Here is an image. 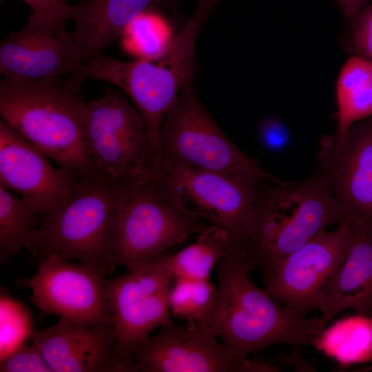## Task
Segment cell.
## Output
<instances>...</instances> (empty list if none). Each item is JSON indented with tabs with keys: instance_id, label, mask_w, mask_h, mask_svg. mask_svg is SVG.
I'll list each match as a JSON object with an SVG mask.
<instances>
[{
	"instance_id": "6",
	"label": "cell",
	"mask_w": 372,
	"mask_h": 372,
	"mask_svg": "<svg viewBox=\"0 0 372 372\" xmlns=\"http://www.w3.org/2000/svg\"><path fill=\"white\" fill-rule=\"evenodd\" d=\"M196 70V50L177 39L160 60L121 61L101 54L73 76L80 82L86 79L108 82L127 95L145 121L157 160L164 118L183 88L193 83Z\"/></svg>"
},
{
	"instance_id": "30",
	"label": "cell",
	"mask_w": 372,
	"mask_h": 372,
	"mask_svg": "<svg viewBox=\"0 0 372 372\" xmlns=\"http://www.w3.org/2000/svg\"><path fill=\"white\" fill-rule=\"evenodd\" d=\"M36 7L32 14L40 17L60 23L71 20L74 5L68 0H35Z\"/></svg>"
},
{
	"instance_id": "20",
	"label": "cell",
	"mask_w": 372,
	"mask_h": 372,
	"mask_svg": "<svg viewBox=\"0 0 372 372\" xmlns=\"http://www.w3.org/2000/svg\"><path fill=\"white\" fill-rule=\"evenodd\" d=\"M336 136L372 116V63L358 55L350 57L339 73L335 89Z\"/></svg>"
},
{
	"instance_id": "23",
	"label": "cell",
	"mask_w": 372,
	"mask_h": 372,
	"mask_svg": "<svg viewBox=\"0 0 372 372\" xmlns=\"http://www.w3.org/2000/svg\"><path fill=\"white\" fill-rule=\"evenodd\" d=\"M175 35L167 19L151 7L128 24L120 39L123 50L135 59L158 61L167 54Z\"/></svg>"
},
{
	"instance_id": "32",
	"label": "cell",
	"mask_w": 372,
	"mask_h": 372,
	"mask_svg": "<svg viewBox=\"0 0 372 372\" xmlns=\"http://www.w3.org/2000/svg\"><path fill=\"white\" fill-rule=\"evenodd\" d=\"M24 2H25L27 4H28L30 8L32 9V10H34L36 7V1L35 0H22Z\"/></svg>"
},
{
	"instance_id": "4",
	"label": "cell",
	"mask_w": 372,
	"mask_h": 372,
	"mask_svg": "<svg viewBox=\"0 0 372 372\" xmlns=\"http://www.w3.org/2000/svg\"><path fill=\"white\" fill-rule=\"evenodd\" d=\"M347 217L320 172L301 183L263 180L245 246L247 260L253 269L262 270Z\"/></svg>"
},
{
	"instance_id": "26",
	"label": "cell",
	"mask_w": 372,
	"mask_h": 372,
	"mask_svg": "<svg viewBox=\"0 0 372 372\" xmlns=\"http://www.w3.org/2000/svg\"><path fill=\"white\" fill-rule=\"evenodd\" d=\"M1 339L0 359L15 351L32 337V318L26 308L6 293L0 298Z\"/></svg>"
},
{
	"instance_id": "8",
	"label": "cell",
	"mask_w": 372,
	"mask_h": 372,
	"mask_svg": "<svg viewBox=\"0 0 372 372\" xmlns=\"http://www.w3.org/2000/svg\"><path fill=\"white\" fill-rule=\"evenodd\" d=\"M261 182L162 162L155 166L152 177L153 185L167 201L220 226L234 245L242 247L251 234Z\"/></svg>"
},
{
	"instance_id": "17",
	"label": "cell",
	"mask_w": 372,
	"mask_h": 372,
	"mask_svg": "<svg viewBox=\"0 0 372 372\" xmlns=\"http://www.w3.org/2000/svg\"><path fill=\"white\" fill-rule=\"evenodd\" d=\"M77 178L54 167L42 151L0 120V186L19 194L39 216L66 199Z\"/></svg>"
},
{
	"instance_id": "1",
	"label": "cell",
	"mask_w": 372,
	"mask_h": 372,
	"mask_svg": "<svg viewBox=\"0 0 372 372\" xmlns=\"http://www.w3.org/2000/svg\"><path fill=\"white\" fill-rule=\"evenodd\" d=\"M214 269L218 298L211 330L240 356L280 343L312 345L328 323L321 315L295 313L258 288L245 247L232 245Z\"/></svg>"
},
{
	"instance_id": "7",
	"label": "cell",
	"mask_w": 372,
	"mask_h": 372,
	"mask_svg": "<svg viewBox=\"0 0 372 372\" xmlns=\"http://www.w3.org/2000/svg\"><path fill=\"white\" fill-rule=\"evenodd\" d=\"M84 144L94 172L116 185L152 181L154 147L143 116L119 90L87 103Z\"/></svg>"
},
{
	"instance_id": "13",
	"label": "cell",
	"mask_w": 372,
	"mask_h": 372,
	"mask_svg": "<svg viewBox=\"0 0 372 372\" xmlns=\"http://www.w3.org/2000/svg\"><path fill=\"white\" fill-rule=\"evenodd\" d=\"M39 262L37 271L21 282L41 311L75 324H113L106 276L79 262L54 256Z\"/></svg>"
},
{
	"instance_id": "2",
	"label": "cell",
	"mask_w": 372,
	"mask_h": 372,
	"mask_svg": "<svg viewBox=\"0 0 372 372\" xmlns=\"http://www.w3.org/2000/svg\"><path fill=\"white\" fill-rule=\"evenodd\" d=\"M74 76L31 79L14 75L0 81L1 119L77 177L94 172L84 144L87 103Z\"/></svg>"
},
{
	"instance_id": "28",
	"label": "cell",
	"mask_w": 372,
	"mask_h": 372,
	"mask_svg": "<svg viewBox=\"0 0 372 372\" xmlns=\"http://www.w3.org/2000/svg\"><path fill=\"white\" fill-rule=\"evenodd\" d=\"M352 19L351 42L355 55L372 63V3Z\"/></svg>"
},
{
	"instance_id": "14",
	"label": "cell",
	"mask_w": 372,
	"mask_h": 372,
	"mask_svg": "<svg viewBox=\"0 0 372 372\" xmlns=\"http://www.w3.org/2000/svg\"><path fill=\"white\" fill-rule=\"evenodd\" d=\"M320 147V172L350 221L372 226V116L342 136L324 137Z\"/></svg>"
},
{
	"instance_id": "25",
	"label": "cell",
	"mask_w": 372,
	"mask_h": 372,
	"mask_svg": "<svg viewBox=\"0 0 372 372\" xmlns=\"http://www.w3.org/2000/svg\"><path fill=\"white\" fill-rule=\"evenodd\" d=\"M39 216L19 196L0 186V261L4 263L25 247Z\"/></svg>"
},
{
	"instance_id": "15",
	"label": "cell",
	"mask_w": 372,
	"mask_h": 372,
	"mask_svg": "<svg viewBox=\"0 0 372 372\" xmlns=\"http://www.w3.org/2000/svg\"><path fill=\"white\" fill-rule=\"evenodd\" d=\"M31 340L52 372H140L132 355L119 346L113 324L85 327L60 318L35 331Z\"/></svg>"
},
{
	"instance_id": "29",
	"label": "cell",
	"mask_w": 372,
	"mask_h": 372,
	"mask_svg": "<svg viewBox=\"0 0 372 372\" xmlns=\"http://www.w3.org/2000/svg\"><path fill=\"white\" fill-rule=\"evenodd\" d=\"M258 136L262 147L271 152L284 150L291 141L289 128L276 117H268L260 123Z\"/></svg>"
},
{
	"instance_id": "5",
	"label": "cell",
	"mask_w": 372,
	"mask_h": 372,
	"mask_svg": "<svg viewBox=\"0 0 372 372\" xmlns=\"http://www.w3.org/2000/svg\"><path fill=\"white\" fill-rule=\"evenodd\" d=\"M160 162L233 178L284 185L238 147L211 118L193 86L187 85L166 114L158 146ZM154 166V167H155Z\"/></svg>"
},
{
	"instance_id": "19",
	"label": "cell",
	"mask_w": 372,
	"mask_h": 372,
	"mask_svg": "<svg viewBox=\"0 0 372 372\" xmlns=\"http://www.w3.org/2000/svg\"><path fill=\"white\" fill-rule=\"evenodd\" d=\"M158 1L81 0L74 5L70 32L84 61L102 54L137 15Z\"/></svg>"
},
{
	"instance_id": "9",
	"label": "cell",
	"mask_w": 372,
	"mask_h": 372,
	"mask_svg": "<svg viewBox=\"0 0 372 372\" xmlns=\"http://www.w3.org/2000/svg\"><path fill=\"white\" fill-rule=\"evenodd\" d=\"M118 186L119 215L115 249L116 266L127 270L143 266L198 234L200 218L167 201L152 181H133Z\"/></svg>"
},
{
	"instance_id": "18",
	"label": "cell",
	"mask_w": 372,
	"mask_h": 372,
	"mask_svg": "<svg viewBox=\"0 0 372 372\" xmlns=\"http://www.w3.org/2000/svg\"><path fill=\"white\" fill-rule=\"evenodd\" d=\"M351 225L350 246L318 309L328 322L347 309L372 316V226Z\"/></svg>"
},
{
	"instance_id": "16",
	"label": "cell",
	"mask_w": 372,
	"mask_h": 372,
	"mask_svg": "<svg viewBox=\"0 0 372 372\" xmlns=\"http://www.w3.org/2000/svg\"><path fill=\"white\" fill-rule=\"evenodd\" d=\"M65 23L30 14L0 44V73L31 79L74 74L85 63Z\"/></svg>"
},
{
	"instance_id": "27",
	"label": "cell",
	"mask_w": 372,
	"mask_h": 372,
	"mask_svg": "<svg viewBox=\"0 0 372 372\" xmlns=\"http://www.w3.org/2000/svg\"><path fill=\"white\" fill-rule=\"evenodd\" d=\"M31 341L0 359V371L52 372L39 347Z\"/></svg>"
},
{
	"instance_id": "11",
	"label": "cell",
	"mask_w": 372,
	"mask_h": 372,
	"mask_svg": "<svg viewBox=\"0 0 372 372\" xmlns=\"http://www.w3.org/2000/svg\"><path fill=\"white\" fill-rule=\"evenodd\" d=\"M131 355L140 372H276L264 361L234 353L208 329L172 324L136 343Z\"/></svg>"
},
{
	"instance_id": "21",
	"label": "cell",
	"mask_w": 372,
	"mask_h": 372,
	"mask_svg": "<svg viewBox=\"0 0 372 372\" xmlns=\"http://www.w3.org/2000/svg\"><path fill=\"white\" fill-rule=\"evenodd\" d=\"M312 345L344 366L368 362L372 360V316L355 313L337 320Z\"/></svg>"
},
{
	"instance_id": "10",
	"label": "cell",
	"mask_w": 372,
	"mask_h": 372,
	"mask_svg": "<svg viewBox=\"0 0 372 372\" xmlns=\"http://www.w3.org/2000/svg\"><path fill=\"white\" fill-rule=\"evenodd\" d=\"M352 236L349 217L334 230L320 231L301 247L260 270L263 289L300 316L319 309Z\"/></svg>"
},
{
	"instance_id": "24",
	"label": "cell",
	"mask_w": 372,
	"mask_h": 372,
	"mask_svg": "<svg viewBox=\"0 0 372 372\" xmlns=\"http://www.w3.org/2000/svg\"><path fill=\"white\" fill-rule=\"evenodd\" d=\"M169 304L171 313L191 327L211 329L218 298L209 280L174 279Z\"/></svg>"
},
{
	"instance_id": "31",
	"label": "cell",
	"mask_w": 372,
	"mask_h": 372,
	"mask_svg": "<svg viewBox=\"0 0 372 372\" xmlns=\"http://www.w3.org/2000/svg\"><path fill=\"white\" fill-rule=\"evenodd\" d=\"M344 15L349 18L355 17L362 10L367 0H337Z\"/></svg>"
},
{
	"instance_id": "12",
	"label": "cell",
	"mask_w": 372,
	"mask_h": 372,
	"mask_svg": "<svg viewBox=\"0 0 372 372\" xmlns=\"http://www.w3.org/2000/svg\"><path fill=\"white\" fill-rule=\"evenodd\" d=\"M174 281L171 255L107 279L115 334L121 348L131 355L133 346L158 328L174 324L169 296Z\"/></svg>"
},
{
	"instance_id": "22",
	"label": "cell",
	"mask_w": 372,
	"mask_h": 372,
	"mask_svg": "<svg viewBox=\"0 0 372 372\" xmlns=\"http://www.w3.org/2000/svg\"><path fill=\"white\" fill-rule=\"evenodd\" d=\"M197 235L194 243L171 255L174 279L209 280L233 245L229 233L216 225L204 226Z\"/></svg>"
},
{
	"instance_id": "3",
	"label": "cell",
	"mask_w": 372,
	"mask_h": 372,
	"mask_svg": "<svg viewBox=\"0 0 372 372\" xmlns=\"http://www.w3.org/2000/svg\"><path fill=\"white\" fill-rule=\"evenodd\" d=\"M119 215L118 186L96 172L78 177L70 195L39 216L25 248L38 261L75 260L111 275Z\"/></svg>"
}]
</instances>
